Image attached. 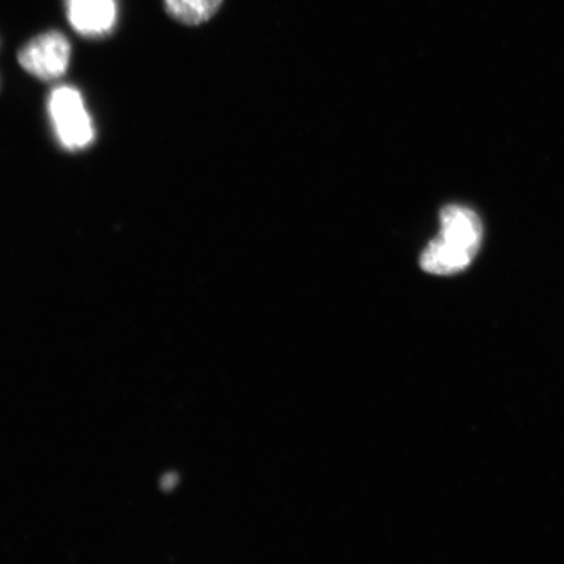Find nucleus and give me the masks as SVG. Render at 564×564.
<instances>
[{
	"label": "nucleus",
	"mask_w": 564,
	"mask_h": 564,
	"mask_svg": "<svg viewBox=\"0 0 564 564\" xmlns=\"http://www.w3.org/2000/svg\"><path fill=\"white\" fill-rule=\"evenodd\" d=\"M482 242V224L476 212L463 206H447L441 212L440 236L423 250V271L449 276L467 270Z\"/></svg>",
	"instance_id": "obj_1"
},
{
	"label": "nucleus",
	"mask_w": 564,
	"mask_h": 564,
	"mask_svg": "<svg viewBox=\"0 0 564 564\" xmlns=\"http://www.w3.org/2000/svg\"><path fill=\"white\" fill-rule=\"evenodd\" d=\"M48 116L59 143L68 151H82L95 140V126L79 90L58 87L47 102Z\"/></svg>",
	"instance_id": "obj_2"
},
{
	"label": "nucleus",
	"mask_w": 564,
	"mask_h": 564,
	"mask_svg": "<svg viewBox=\"0 0 564 564\" xmlns=\"http://www.w3.org/2000/svg\"><path fill=\"white\" fill-rule=\"evenodd\" d=\"M68 23L87 39H104L115 31L117 0H65Z\"/></svg>",
	"instance_id": "obj_4"
},
{
	"label": "nucleus",
	"mask_w": 564,
	"mask_h": 564,
	"mask_svg": "<svg viewBox=\"0 0 564 564\" xmlns=\"http://www.w3.org/2000/svg\"><path fill=\"white\" fill-rule=\"evenodd\" d=\"M223 0H164L167 15L185 25H200L216 15Z\"/></svg>",
	"instance_id": "obj_5"
},
{
	"label": "nucleus",
	"mask_w": 564,
	"mask_h": 564,
	"mask_svg": "<svg viewBox=\"0 0 564 564\" xmlns=\"http://www.w3.org/2000/svg\"><path fill=\"white\" fill-rule=\"evenodd\" d=\"M70 44L65 34L48 31L34 37L19 52V63L28 74L40 80L53 82L67 73Z\"/></svg>",
	"instance_id": "obj_3"
}]
</instances>
